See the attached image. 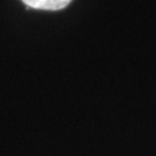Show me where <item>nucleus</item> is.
Segmentation results:
<instances>
[{
    "mask_svg": "<svg viewBox=\"0 0 156 156\" xmlns=\"http://www.w3.org/2000/svg\"><path fill=\"white\" fill-rule=\"evenodd\" d=\"M26 6L42 11H60L72 2V0H21Z\"/></svg>",
    "mask_w": 156,
    "mask_h": 156,
    "instance_id": "f257e3e1",
    "label": "nucleus"
}]
</instances>
